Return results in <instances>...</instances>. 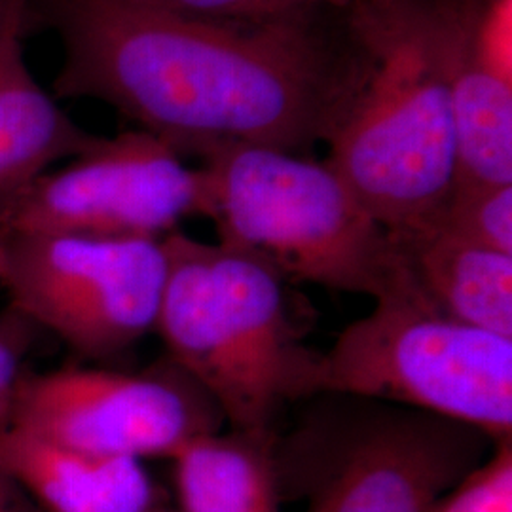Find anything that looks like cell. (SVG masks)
<instances>
[{"label":"cell","mask_w":512,"mask_h":512,"mask_svg":"<svg viewBox=\"0 0 512 512\" xmlns=\"http://www.w3.org/2000/svg\"><path fill=\"white\" fill-rule=\"evenodd\" d=\"M0 469L40 512H175L139 459L109 458L0 429Z\"/></svg>","instance_id":"11"},{"label":"cell","mask_w":512,"mask_h":512,"mask_svg":"<svg viewBox=\"0 0 512 512\" xmlns=\"http://www.w3.org/2000/svg\"><path fill=\"white\" fill-rule=\"evenodd\" d=\"M21 0H0V25L4 23V19L8 18V14L18 6Z\"/></svg>","instance_id":"21"},{"label":"cell","mask_w":512,"mask_h":512,"mask_svg":"<svg viewBox=\"0 0 512 512\" xmlns=\"http://www.w3.org/2000/svg\"><path fill=\"white\" fill-rule=\"evenodd\" d=\"M164 239L6 236L0 287L10 306L86 359L116 357L154 332Z\"/></svg>","instance_id":"6"},{"label":"cell","mask_w":512,"mask_h":512,"mask_svg":"<svg viewBox=\"0 0 512 512\" xmlns=\"http://www.w3.org/2000/svg\"><path fill=\"white\" fill-rule=\"evenodd\" d=\"M439 4L456 137V184H512V78L463 35Z\"/></svg>","instance_id":"14"},{"label":"cell","mask_w":512,"mask_h":512,"mask_svg":"<svg viewBox=\"0 0 512 512\" xmlns=\"http://www.w3.org/2000/svg\"><path fill=\"white\" fill-rule=\"evenodd\" d=\"M389 236L429 308L512 340V255L427 226Z\"/></svg>","instance_id":"13"},{"label":"cell","mask_w":512,"mask_h":512,"mask_svg":"<svg viewBox=\"0 0 512 512\" xmlns=\"http://www.w3.org/2000/svg\"><path fill=\"white\" fill-rule=\"evenodd\" d=\"M27 0L0 25V215L44 171L84 152L99 135L78 126L25 57Z\"/></svg>","instance_id":"12"},{"label":"cell","mask_w":512,"mask_h":512,"mask_svg":"<svg viewBox=\"0 0 512 512\" xmlns=\"http://www.w3.org/2000/svg\"><path fill=\"white\" fill-rule=\"evenodd\" d=\"M423 226L512 255V184H456L435 217Z\"/></svg>","instance_id":"16"},{"label":"cell","mask_w":512,"mask_h":512,"mask_svg":"<svg viewBox=\"0 0 512 512\" xmlns=\"http://www.w3.org/2000/svg\"><path fill=\"white\" fill-rule=\"evenodd\" d=\"M211 274L239 353L260 399L277 421L287 404L313 397L321 351L300 344L285 279L255 256L209 245Z\"/></svg>","instance_id":"10"},{"label":"cell","mask_w":512,"mask_h":512,"mask_svg":"<svg viewBox=\"0 0 512 512\" xmlns=\"http://www.w3.org/2000/svg\"><path fill=\"white\" fill-rule=\"evenodd\" d=\"M224 421L202 385L164 357L141 372L27 368L10 425L88 454L143 461L171 459Z\"/></svg>","instance_id":"7"},{"label":"cell","mask_w":512,"mask_h":512,"mask_svg":"<svg viewBox=\"0 0 512 512\" xmlns=\"http://www.w3.org/2000/svg\"><path fill=\"white\" fill-rule=\"evenodd\" d=\"M202 215L203 177L147 131L99 135L44 171L0 215V232L164 239Z\"/></svg>","instance_id":"8"},{"label":"cell","mask_w":512,"mask_h":512,"mask_svg":"<svg viewBox=\"0 0 512 512\" xmlns=\"http://www.w3.org/2000/svg\"><path fill=\"white\" fill-rule=\"evenodd\" d=\"M298 429L275 442L283 503L302 512H429L492 454L463 421L399 404L321 393Z\"/></svg>","instance_id":"4"},{"label":"cell","mask_w":512,"mask_h":512,"mask_svg":"<svg viewBox=\"0 0 512 512\" xmlns=\"http://www.w3.org/2000/svg\"><path fill=\"white\" fill-rule=\"evenodd\" d=\"M329 16L234 23L133 0H27V27L61 48L57 101L105 103L202 162L224 148L302 154L327 141L363 76L348 18L334 31Z\"/></svg>","instance_id":"1"},{"label":"cell","mask_w":512,"mask_h":512,"mask_svg":"<svg viewBox=\"0 0 512 512\" xmlns=\"http://www.w3.org/2000/svg\"><path fill=\"white\" fill-rule=\"evenodd\" d=\"M164 289L154 332L167 359L215 399L232 429H277L256 391L222 308L209 262V243L181 230L164 238Z\"/></svg>","instance_id":"9"},{"label":"cell","mask_w":512,"mask_h":512,"mask_svg":"<svg viewBox=\"0 0 512 512\" xmlns=\"http://www.w3.org/2000/svg\"><path fill=\"white\" fill-rule=\"evenodd\" d=\"M37 325L23 317L16 308L0 311V429L12 420V408L19 380L27 370L25 361L35 346Z\"/></svg>","instance_id":"19"},{"label":"cell","mask_w":512,"mask_h":512,"mask_svg":"<svg viewBox=\"0 0 512 512\" xmlns=\"http://www.w3.org/2000/svg\"><path fill=\"white\" fill-rule=\"evenodd\" d=\"M340 393L512 435V340L421 302L385 300L319 353L313 397Z\"/></svg>","instance_id":"5"},{"label":"cell","mask_w":512,"mask_h":512,"mask_svg":"<svg viewBox=\"0 0 512 512\" xmlns=\"http://www.w3.org/2000/svg\"><path fill=\"white\" fill-rule=\"evenodd\" d=\"M363 76L327 137V164L387 232L420 228L456 186V137L437 0H355Z\"/></svg>","instance_id":"2"},{"label":"cell","mask_w":512,"mask_h":512,"mask_svg":"<svg viewBox=\"0 0 512 512\" xmlns=\"http://www.w3.org/2000/svg\"><path fill=\"white\" fill-rule=\"evenodd\" d=\"M277 429H232L190 440L173 461L175 512H281Z\"/></svg>","instance_id":"15"},{"label":"cell","mask_w":512,"mask_h":512,"mask_svg":"<svg viewBox=\"0 0 512 512\" xmlns=\"http://www.w3.org/2000/svg\"><path fill=\"white\" fill-rule=\"evenodd\" d=\"M429 512H512V440L497 442L492 454L440 495Z\"/></svg>","instance_id":"18"},{"label":"cell","mask_w":512,"mask_h":512,"mask_svg":"<svg viewBox=\"0 0 512 512\" xmlns=\"http://www.w3.org/2000/svg\"><path fill=\"white\" fill-rule=\"evenodd\" d=\"M203 217L219 243L285 281L421 302L389 232L325 160L272 147L224 148L203 160Z\"/></svg>","instance_id":"3"},{"label":"cell","mask_w":512,"mask_h":512,"mask_svg":"<svg viewBox=\"0 0 512 512\" xmlns=\"http://www.w3.org/2000/svg\"><path fill=\"white\" fill-rule=\"evenodd\" d=\"M183 18L258 23L315 14H344L355 0H133Z\"/></svg>","instance_id":"17"},{"label":"cell","mask_w":512,"mask_h":512,"mask_svg":"<svg viewBox=\"0 0 512 512\" xmlns=\"http://www.w3.org/2000/svg\"><path fill=\"white\" fill-rule=\"evenodd\" d=\"M0 512H40L2 469H0Z\"/></svg>","instance_id":"20"},{"label":"cell","mask_w":512,"mask_h":512,"mask_svg":"<svg viewBox=\"0 0 512 512\" xmlns=\"http://www.w3.org/2000/svg\"><path fill=\"white\" fill-rule=\"evenodd\" d=\"M4 245H6V234L0 232V270H2V258H4Z\"/></svg>","instance_id":"22"}]
</instances>
